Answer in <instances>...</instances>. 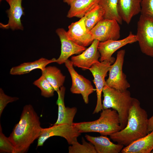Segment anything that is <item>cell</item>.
Listing matches in <instances>:
<instances>
[{"mask_svg":"<svg viewBox=\"0 0 153 153\" xmlns=\"http://www.w3.org/2000/svg\"><path fill=\"white\" fill-rule=\"evenodd\" d=\"M33 84L40 89L42 96L49 98L54 95L55 91L54 88L43 75L35 80Z\"/></svg>","mask_w":153,"mask_h":153,"instance_id":"26","label":"cell"},{"mask_svg":"<svg viewBox=\"0 0 153 153\" xmlns=\"http://www.w3.org/2000/svg\"><path fill=\"white\" fill-rule=\"evenodd\" d=\"M137 42L136 35L130 32L129 35L120 40H109L99 42L98 50L100 54V61L111 58L112 55L116 50L128 44Z\"/></svg>","mask_w":153,"mask_h":153,"instance_id":"14","label":"cell"},{"mask_svg":"<svg viewBox=\"0 0 153 153\" xmlns=\"http://www.w3.org/2000/svg\"><path fill=\"white\" fill-rule=\"evenodd\" d=\"M120 28L116 20L103 18L90 31L94 40L99 42L118 40L120 38Z\"/></svg>","mask_w":153,"mask_h":153,"instance_id":"10","label":"cell"},{"mask_svg":"<svg viewBox=\"0 0 153 153\" xmlns=\"http://www.w3.org/2000/svg\"><path fill=\"white\" fill-rule=\"evenodd\" d=\"M101 111L98 119L92 121L74 122L73 126L80 133L97 132L106 136L121 130L119 117L116 110L107 109Z\"/></svg>","mask_w":153,"mask_h":153,"instance_id":"3","label":"cell"},{"mask_svg":"<svg viewBox=\"0 0 153 153\" xmlns=\"http://www.w3.org/2000/svg\"><path fill=\"white\" fill-rule=\"evenodd\" d=\"M104 12L98 4L85 16V24L87 29L90 31L100 20L104 18Z\"/></svg>","mask_w":153,"mask_h":153,"instance_id":"24","label":"cell"},{"mask_svg":"<svg viewBox=\"0 0 153 153\" xmlns=\"http://www.w3.org/2000/svg\"><path fill=\"white\" fill-rule=\"evenodd\" d=\"M148 119L146 111L141 107L139 100L133 98L126 126L109 136L110 138L117 144L127 146L149 133Z\"/></svg>","mask_w":153,"mask_h":153,"instance_id":"2","label":"cell"},{"mask_svg":"<svg viewBox=\"0 0 153 153\" xmlns=\"http://www.w3.org/2000/svg\"><path fill=\"white\" fill-rule=\"evenodd\" d=\"M153 130V114L148 119V131L149 133Z\"/></svg>","mask_w":153,"mask_h":153,"instance_id":"30","label":"cell"},{"mask_svg":"<svg viewBox=\"0 0 153 153\" xmlns=\"http://www.w3.org/2000/svg\"><path fill=\"white\" fill-rule=\"evenodd\" d=\"M85 17L72 23L67 31L68 38L78 44L86 47L91 44L94 40L85 24Z\"/></svg>","mask_w":153,"mask_h":153,"instance_id":"11","label":"cell"},{"mask_svg":"<svg viewBox=\"0 0 153 153\" xmlns=\"http://www.w3.org/2000/svg\"><path fill=\"white\" fill-rule=\"evenodd\" d=\"M103 109H111L116 110L119 115L121 130L126 126L133 97L127 90L121 91L110 88L107 85L103 87Z\"/></svg>","mask_w":153,"mask_h":153,"instance_id":"4","label":"cell"},{"mask_svg":"<svg viewBox=\"0 0 153 153\" xmlns=\"http://www.w3.org/2000/svg\"><path fill=\"white\" fill-rule=\"evenodd\" d=\"M9 6V8L6 12L8 18L6 24L0 23L1 28L11 29L12 30H23L24 27L21 21V18L24 15V8L22 6V0H5Z\"/></svg>","mask_w":153,"mask_h":153,"instance_id":"15","label":"cell"},{"mask_svg":"<svg viewBox=\"0 0 153 153\" xmlns=\"http://www.w3.org/2000/svg\"><path fill=\"white\" fill-rule=\"evenodd\" d=\"M99 41L94 40L90 46L78 55L71 57L73 66L83 70L88 69L94 64L99 62L100 54L98 50Z\"/></svg>","mask_w":153,"mask_h":153,"instance_id":"13","label":"cell"},{"mask_svg":"<svg viewBox=\"0 0 153 153\" xmlns=\"http://www.w3.org/2000/svg\"><path fill=\"white\" fill-rule=\"evenodd\" d=\"M64 63L71 78L72 83L71 92L73 94H81L84 103L88 104L89 96L95 90L91 82L77 73L74 69L71 60L68 59Z\"/></svg>","mask_w":153,"mask_h":153,"instance_id":"9","label":"cell"},{"mask_svg":"<svg viewBox=\"0 0 153 153\" xmlns=\"http://www.w3.org/2000/svg\"><path fill=\"white\" fill-rule=\"evenodd\" d=\"M151 153H153V150L152 151Z\"/></svg>","mask_w":153,"mask_h":153,"instance_id":"33","label":"cell"},{"mask_svg":"<svg viewBox=\"0 0 153 153\" xmlns=\"http://www.w3.org/2000/svg\"><path fill=\"white\" fill-rule=\"evenodd\" d=\"M113 57L103 61L94 64L88 70L94 77L93 82L96 87L97 101L93 113L97 114L103 110L101 95L104 87L106 85L105 78L107 76L111 65L115 61Z\"/></svg>","mask_w":153,"mask_h":153,"instance_id":"5","label":"cell"},{"mask_svg":"<svg viewBox=\"0 0 153 153\" xmlns=\"http://www.w3.org/2000/svg\"><path fill=\"white\" fill-rule=\"evenodd\" d=\"M125 52L124 49L117 52L115 61L110 66L109 76L106 81L109 87L121 91L126 90L130 86L126 75L123 71Z\"/></svg>","mask_w":153,"mask_h":153,"instance_id":"8","label":"cell"},{"mask_svg":"<svg viewBox=\"0 0 153 153\" xmlns=\"http://www.w3.org/2000/svg\"><path fill=\"white\" fill-rule=\"evenodd\" d=\"M42 128L40 118L30 104L23 107L18 122L8 138L15 149V153L27 152L34 141L40 136Z\"/></svg>","mask_w":153,"mask_h":153,"instance_id":"1","label":"cell"},{"mask_svg":"<svg viewBox=\"0 0 153 153\" xmlns=\"http://www.w3.org/2000/svg\"><path fill=\"white\" fill-rule=\"evenodd\" d=\"M136 35L141 52L153 57V18L141 14Z\"/></svg>","mask_w":153,"mask_h":153,"instance_id":"6","label":"cell"},{"mask_svg":"<svg viewBox=\"0 0 153 153\" xmlns=\"http://www.w3.org/2000/svg\"><path fill=\"white\" fill-rule=\"evenodd\" d=\"M99 0H75L70 6L67 14L69 18H81L98 4Z\"/></svg>","mask_w":153,"mask_h":153,"instance_id":"21","label":"cell"},{"mask_svg":"<svg viewBox=\"0 0 153 153\" xmlns=\"http://www.w3.org/2000/svg\"><path fill=\"white\" fill-rule=\"evenodd\" d=\"M82 144L77 141L73 143L68 148L69 153H97L94 145L86 142L82 138Z\"/></svg>","mask_w":153,"mask_h":153,"instance_id":"25","label":"cell"},{"mask_svg":"<svg viewBox=\"0 0 153 153\" xmlns=\"http://www.w3.org/2000/svg\"><path fill=\"white\" fill-rule=\"evenodd\" d=\"M80 134L73 125L54 124L49 128H42L41 134L38 139L37 147L42 146L48 138L54 136L64 138L68 144L71 145L77 141V138Z\"/></svg>","mask_w":153,"mask_h":153,"instance_id":"7","label":"cell"},{"mask_svg":"<svg viewBox=\"0 0 153 153\" xmlns=\"http://www.w3.org/2000/svg\"><path fill=\"white\" fill-rule=\"evenodd\" d=\"M86 139L94 146L97 153H119L124 146L112 142L106 136L93 137L86 134Z\"/></svg>","mask_w":153,"mask_h":153,"instance_id":"17","label":"cell"},{"mask_svg":"<svg viewBox=\"0 0 153 153\" xmlns=\"http://www.w3.org/2000/svg\"><path fill=\"white\" fill-rule=\"evenodd\" d=\"M118 0H99L98 5L104 11V19L115 20L121 24L123 20L118 12Z\"/></svg>","mask_w":153,"mask_h":153,"instance_id":"23","label":"cell"},{"mask_svg":"<svg viewBox=\"0 0 153 153\" xmlns=\"http://www.w3.org/2000/svg\"><path fill=\"white\" fill-rule=\"evenodd\" d=\"M75 0H63L64 2L66 3L69 5H70Z\"/></svg>","mask_w":153,"mask_h":153,"instance_id":"31","label":"cell"},{"mask_svg":"<svg viewBox=\"0 0 153 153\" xmlns=\"http://www.w3.org/2000/svg\"><path fill=\"white\" fill-rule=\"evenodd\" d=\"M141 0H118V10L123 21L129 24L141 11Z\"/></svg>","mask_w":153,"mask_h":153,"instance_id":"18","label":"cell"},{"mask_svg":"<svg viewBox=\"0 0 153 153\" xmlns=\"http://www.w3.org/2000/svg\"><path fill=\"white\" fill-rule=\"evenodd\" d=\"M42 75L44 76L57 92L63 86L65 76L61 70L55 66L46 67L41 70Z\"/></svg>","mask_w":153,"mask_h":153,"instance_id":"22","label":"cell"},{"mask_svg":"<svg viewBox=\"0 0 153 153\" xmlns=\"http://www.w3.org/2000/svg\"><path fill=\"white\" fill-rule=\"evenodd\" d=\"M56 60L54 58L48 60L42 58L33 61L23 63L12 67L10 69V73L12 75H20L28 73L35 69H39L41 71L48 64L56 62Z\"/></svg>","mask_w":153,"mask_h":153,"instance_id":"20","label":"cell"},{"mask_svg":"<svg viewBox=\"0 0 153 153\" xmlns=\"http://www.w3.org/2000/svg\"><path fill=\"white\" fill-rule=\"evenodd\" d=\"M19 99L17 97H12L5 94L1 88H0V117L7 105L9 103L15 101Z\"/></svg>","mask_w":153,"mask_h":153,"instance_id":"28","label":"cell"},{"mask_svg":"<svg viewBox=\"0 0 153 153\" xmlns=\"http://www.w3.org/2000/svg\"><path fill=\"white\" fill-rule=\"evenodd\" d=\"M153 150V130L144 137L124 147L122 153H150Z\"/></svg>","mask_w":153,"mask_h":153,"instance_id":"19","label":"cell"},{"mask_svg":"<svg viewBox=\"0 0 153 153\" xmlns=\"http://www.w3.org/2000/svg\"><path fill=\"white\" fill-rule=\"evenodd\" d=\"M65 88L61 87L57 92L58 98L56 104L58 106V116L54 124H68L73 125L74 118L76 113V107H66L64 103Z\"/></svg>","mask_w":153,"mask_h":153,"instance_id":"16","label":"cell"},{"mask_svg":"<svg viewBox=\"0 0 153 153\" xmlns=\"http://www.w3.org/2000/svg\"><path fill=\"white\" fill-rule=\"evenodd\" d=\"M0 152L15 153V149L13 145L2 131V128L0 124Z\"/></svg>","mask_w":153,"mask_h":153,"instance_id":"27","label":"cell"},{"mask_svg":"<svg viewBox=\"0 0 153 153\" xmlns=\"http://www.w3.org/2000/svg\"><path fill=\"white\" fill-rule=\"evenodd\" d=\"M141 14L153 18V0H141Z\"/></svg>","mask_w":153,"mask_h":153,"instance_id":"29","label":"cell"},{"mask_svg":"<svg viewBox=\"0 0 153 153\" xmlns=\"http://www.w3.org/2000/svg\"><path fill=\"white\" fill-rule=\"evenodd\" d=\"M56 33L59 37L61 44V54L56 60L57 63H64L71 56L80 54L86 50L85 47L79 45L69 39L67 31L63 28L57 29Z\"/></svg>","mask_w":153,"mask_h":153,"instance_id":"12","label":"cell"},{"mask_svg":"<svg viewBox=\"0 0 153 153\" xmlns=\"http://www.w3.org/2000/svg\"><path fill=\"white\" fill-rule=\"evenodd\" d=\"M3 0H0V1L1 2V1H2Z\"/></svg>","mask_w":153,"mask_h":153,"instance_id":"32","label":"cell"}]
</instances>
